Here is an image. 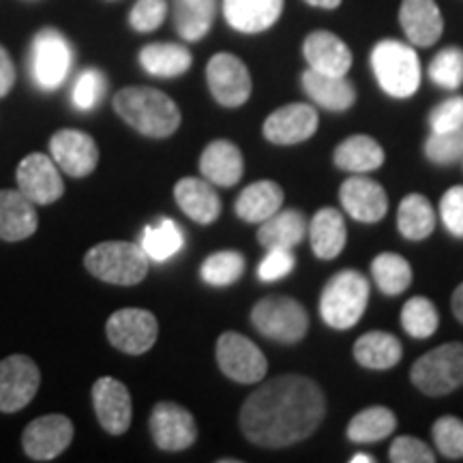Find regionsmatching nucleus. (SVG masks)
<instances>
[{
  "label": "nucleus",
  "instance_id": "36",
  "mask_svg": "<svg viewBox=\"0 0 463 463\" xmlns=\"http://www.w3.org/2000/svg\"><path fill=\"white\" fill-rule=\"evenodd\" d=\"M140 247L153 262H167L184 247L181 225L172 222V219H161L159 223L146 225L142 232Z\"/></svg>",
  "mask_w": 463,
  "mask_h": 463
},
{
  "label": "nucleus",
  "instance_id": "53",
  "mask_svg": "<svg viewBox=\"0 0 463 463\" xmlns=\"http://www.w3.org/2000/svg\"><path fill=\"white\" fill-rule=\"evenodd\" d=\"M28 3H37V0H28Z\"/></svg>",
  "mask_w": 463,
  "mask_h": 463
},
{
  "label": "nucleus",
  "instance_id": "26",
  "mask_svg": "<svg viewBox=\"0 0 463 463\" xmlns=\"http://www.w3.org/2000/svg\"><path fill=\"white\" fill-rule=\"evenodd\" d=\"M303 89L309 99L331 112H345L356 101L354 84L345 75H326L307 69L303 73Z\"/></svg>",
  "mask_w": 463,
  "mask_h": 463
},
{
  "label": "nucleus",
  "instance_id": "8",
  "mask_svg": "<svg viewBox=\"0 0 463 463\" xmlns=\"http://www.w3.org/2000/svg\"><path fill=\"white\" fill-rule=\"evenodd\" d=\"M73 65V50L65 34L56 28H43L34 34L31 50V71L42 90H56L67 80Z\"/></svg>",
  "mask_w": 463,
  "mask_h": 463
},
{
  "label": "nucleus",
  "instance_id": "51",
  "mask_svg": "<svg viewBox=\"0 0 463 463\" xmlns=\"http://www.w3.org/2000/svg\"><path fill=\"white\" fill-rule=\"evenodd\" d=\"M305 3L311 5V7H320V9H337L341 0H305Z\"/></svg>",
  "mask_w": 463,
  "mask_h": 463
},
{
  "label": "nucleus",
  "instance_id": "1",
  "mask_svg": "<svg viewBox=\"0 0 463 463\" xmlns=\"http://www.w3.org/2000/svg\"><path fill=\"white\" fill-rule=\"evenodd\" d=\"M326 416L320 386L305 375H279L247 397L241 408V431L262 449H288L317 431Z\"/></svg>",
  "mask_w": 463,
  "mask_h": 463
},
{
  "label": "nucleus",
  "instance_id": "23",
  "mask_svg": "<svg viewBox=\"0 0 463 463\" xmlns=\"http://www.w3.org/2000/svg\"><path fill=\"white\" fill-rule=\"evenodd\" d=\"M283 14V0H223V15L234 31L258 34L269 31Z\"/></svg>",
  "mask_w": 463,
  "mask_h": 463
},
{
  "label": "nucleus",
  "instance_id": "37",
  "mask_svg": "<svg viewBox=\"0 0 463 463\" xmlns=\"http://www.w3.org/2000/svg\"><path fill=\"white\" fill-rule=\"evenodd\" d=\"M372 275L382 294L399 297L412 283V266L397 253H380L372 262Z\"/></svg>",
  "mask_w": 463,
  "mask_h": 463
},
{
  "label": "nucleus",
  "instance_id": "3",
  "mask_svg": "<svg viewBox=\"0 0 463 463\" xmlns=\"http://www.w3.org/2000/svg\"><path fill=\"white\" fill-rule=\"evenodd\" d=\"M369 303V283L358 270H341L328 279L320 297V316L335 331L356 326Z\"/></svg>",
  "mask_w": 463,
  "mask_h": 463
},
{
  "label": "nucleus",
  "instance_id": "7",
  "mask_svg": "<svg viewBox=\"0 0 463 463\" xmlns=\"http://www.w3.org/2000/svg\"><path fill=\"white\" fill-rule=\"evenodd\" d=\"M251 322L264 337L292 345L305 339L309 316L298 300L289 297H266L253 307Z\"/></svg>",
  "mask_w": 463,
  "mask_h": 463
},
{
  "label": "nucleus",
  "instance_id": "52",
  "mask_svg": "<svg viewBox=\"0 0 463 463\" xmlns=\"http://www.w3.org/2000/svg\"><path fill=\"white\" fill-rule=\"evenodd\" d=\"M373 461H375L373 457L367 455V453H356V455L350 459V463H373Z\"/></svg>",
  "mask_w": 463,
  "mask_h": 463
},
{
  "label": "nucleus",
  "instance_id": "38",
  "mask_svg": "<svg viewBox=\"0 0 463 463\" xmlns=\"http://www.w3.org/2000/svg\"><path fill=\"white\" fill-rule=\"evenodd\" d=\"M245 273V256L234 249H223V251L213 253L202 262L200 275L208 286L225 288L236 283Z\"/></svg>",
  "mask_w": 463,
  "mask_h": 463
},
{
  "label": "nucleus",
  "instance_id": "29",
  "mask_svg": "<svg viewBox=\"0 0 463 463\" xmlns=\"http://www.w3.org/2000/svg\"><path fill=\"white\" fill-rule=\"evenodd\" d=\"M403 345L395 335L386 331H372L363 335L354 344V358L363 367L373 372H386L402 361Z\"/></svg>",
  "mask_w": 463,
  "mask_h": 463
},
{
  "label": "nucleus",
  "instance_id": "15",
  "mask_svg": "<svg viewBox=\"0 0 463 463\" xmlns=\"http://www.w3.org/2000/svg\"><path fill=\"white\" fill-rule=\"evenodd\" d=\"M50 153L58 170L71 178H84L99 164V148L89 133L78 129H61L52 136Z\"/></svg>",
  "mask_w": 463,
  "mask_h": 463
},
{
  "label": "nucleus",
  "instance_id": "16",
  "mask_svg": "<svg viewBox=\"0 0 463 463\" xmlns=\"http://www.w3.org/2000/svg\"><path fill=\"white\" fill-rule=\"evenodd\" d=\"M73 439V422L62 414L39 416L22 433V447L34 461H52L69 449Z\"/></svg>",
  "mask_w": 463,
  "mask_h": 463
},
{
  "label": "nucleus",
  "instance_id": "13",
  "mask_svg": "<svg viewBox=\"0 0 463 463\" xmlns=\"http://www.w3.org/2000/svg\"><path fill=\"white\" fill-rule=\"evenodd\" d=\"M15 178L17 191H22L34 206L54 204L65 194V183H62L58 165L43 153H33L22 159Z\"/></svg>",
  "mask_w": 463,
  "mask_h": 463
},
{
  "label": "nucleus",
  "instance_id": "14",
  "mask_svg": "<svg viewBox=\"0 0 463 463\" xmlns=\"http://www.w3.org/2000/svg\"><path fill=\"white\" fill-rule=\"evenodd\" d=\"M150 433L155 444L167 453L189 449L198 438V427L189 410L172 402H161L150 412Z\"/></svg>",
  "mask_w": 463,
  "mask_h": 463
},
{
  "label": "nucleus",
  "instance_id": "27",
  "mask_svg": "<svg viewBox=\"0 0 463 463\" xmlns=\"http://www.w3.org/2000/svg\"><path fill=\"white\" fill-rule=\"evenodd\" d=\"M311 249L320 260H335L344 251L347 230L344 215L335 208H320L309 225Z\"/></svg>",
  "mask_w": 463,
  "mask_h": 463
},
{
  "label": "nucleus",
  "instance_id": "11",
  "mask_svg": "<svg viewBox=\"0 0 463 463\" xmlns=\"http://www.w3.org/2000/svg\"><path fill=\"white\" fill-rule=\"evenodd\" d=\"M106 335L116 350L125 352V354H144L155 345L159 335V324L146 309H120L109 316L106 324Z\"/></svg>",
  "mask_w": 463,
  "mask_h": 463
},
{
  "label": "nucleus",
  "instance_id": "18",
  "mask_svg": "<svg viewBox=\"0 0 463 463\" xmlns=\"http://www.w3.org/2000/svg\"><path fill=\"white\" fill-rule=\"evenodd\" d=\"M339 200L347 215L361 223H378L389 211V195L384 187L363 174H356L341 184Z\"/></svg>",
  "mask_w": 463,
  "mask_h": 463
},
{
  "label": "nucleus",
  "instance_id": "33",
  "mask_svg": "<svg viewBox=\"0 0 463 463\" xmlns=\"http://www.w3.org/2000/svg\"><path fill=\"white\" fill-rule=\"evenodd\" d=\"M191 62V52L178 43H150L140 52V65L155 78H178L187 73Z\"/></svg>",
  "mask_w": 463,
  "mask_h": 463
},
{
  "label": "nucleus",
  "instance_id": "49",
  "mask_svg": "<svg viewBox=\"0 0 463 463\" xmlns=\"http://www.w3.org/2000/svg\"><path fill=\"white\" fill-rule=\"evenodd\" d=\"M15 84V65L9 52L0 45V99L7 97Z\"/></svg>",
  "mask_w": 463,
  "mask_h": 463
},
{
  "label": "nucleus",
  "instance_id": "45",
  "mask_svg": "<svg viewBox=\"0 0 463 463\" xmlns=\"http://www.w3.org/2000/svg\"><path fill=\"white\" fill-rule=\"evenodd\" d=\"M389 459L392 463H433L436 455L422 439L412 436H399L391 444Z\"/></svg>",
  "mask_w": 463,
  "mask_h": 463
},
{
  "label": "nucleus",
  "instance_id": "9",
  "mask_svg": "<svg viewBox=\"0 0 463 463\" xmlns=\"http://www.w3.org/2000/svg\"><path fill=\"white\" fill-rule=\"evenodd\" d=\"M217 363L225 378L239 384H256L266 378L269 361L245 335L228 331L217 341Z\"/></svg>",
  "mask_w": 463,
  "mask_h": 463
},
{
  "label": "nucleus",
  "instance_id": "34",
  "mask_svg": "<svg viewBox=\"0 0 463 463\" xmlns=\"http://www.w3.org/2000/svg\"><path fill=\"white\" fill-rule=\"evenodd\" d=\"M397 228L408 241H425L436 228L431 202L420 194L405 195L397 211Z\"/></svg>",
  "mask_w": 463,
  "mask_h": 463
},
{
  "label": "nucleus",
  "instance_id": "24",
  "mask_svg": "<svg viewBox=\"0 0 463 463\" xmlns=\"http://www.w3.org/2000/svg\"><path fill=\"white\" fill-rule=\"evenodd\" d=\"M37 228L39 217L33 202L22 191H0V239L7 242L26 241Z\"/></svg>",
  "mask_w": 463,
  "mask_h": 463
},
{
  "label": "nucleus",
  "instance_id": "32",
  "mask_svg": "<svg viewBox=\"0 0 463 463\" xmlns=\"http://www.w3.org/2000/svg\"><path fill=\"white\" fill-rule=\"evenodd\" d=\"M174 26L184 42H200L213 28L217 0H172Z\"/></svg>",
  "mask_w": 463,
  "mask_h": 463
},
{
  "label": "nucleus",
  "instance_id": "42",
  "mask_svg": "<svg viewBox=\"0 0 463 463\" xmlns=\"http://www.w3.org/2000/svg\"><path fill=\"white\" fill-rule=\"evenodd\" d=\"M425 155L433 164L449 165L463 159V127L453 131L433 133L425 142Z\"/></svg>",
  "mask_w": 463,
  "mask_h": 463
},
{
  "label": "nucleus",
  "instance_id": "39",
  "mask_svg": "<svg viewBox=\"0 0 463 463\" xmlns=\"http://www.w3.org/2000/svg\"><path fill=\"white\" fill-rule=\"evenodd\" d=\"M403 331L414 339H427L438 331L439 314L436 305L425 297H414L402 309Z\"/></svg>",
  "mask_w": 463,
  "mask_h": 463
},
{
  "label": "nucleus",
  "instance_id": "25",
  "mask_svg": "<svg viewBox=\"0 0 463 463\" xmlns=\"http://www.w3.org/2000/svg\"><path fill=\"white\" fill-rule=\"evenodd\" d=\"M200 170L208 183L217 187H234L245 172V161L234 142L215 140L202 153Z\"/></svg>",
  "mask_w": 463,
  "mask_h": 463
},
{
  "label": "nucleus",
  "instance_id": "44",
  "mask_svg": "<svg viewBox=\"0 0 463 463\" xmlns=\"http://www.w3.org/2000/svg\"><path fill=\"white\" fill-rule=\"evenodd\" d=\"M167 17V0H137L129 14V24L137 33H153Z\"/></svg>",
  "mask_w": 463,
  "mask_h": 463
},
{
  "label": "nucleus",
  "instance_id": "20",
  "mask_svg": "<svg viewBox=\"0 0 463 463\" xmlns=\"http://www.w3.org/2000/svg\"><path fill=\"white\" fill-rule=\"evenodd\" d=\"M399 22L408 42L419 48H430L442 37L444 20L436 0H403Z\"/></svg>",
  "mask_w": 463,
  "mask_h": 463
},
{
  "label": "nucleus",
  "instance_id": "41",
  "mask_svg": "<svg viewBox=\"0 0 463 463\" xmlns=\"http://www.w3.org/2000/svg\"><path fill=\"white\" fill-rule=\"evenodd\" d=\"M108 90V80L99 69H86L75 80L71 90V103L80 112H90L99 106Z\"/></svg>",
  "mask_w": 463,
  "mask_h": 463
},
{
  "label": "nucleus",
  "instance_id": "50",
  "mask_svg": "<svg viewBox=\"0 0 463 463\" xmlns=\"http://www.w3.org/2000/svg\"><path fill=\"white\" fill-rule=\"evenodd\" d=\"M453 314L457 320L463 324V283L455 289V294H453Z\"/></svg>",
  "mask_w": 463,
  "mask_h": 463
},
{
  "label": "nucleus",
  "instance_id": "48",
  "mask_svg": "<svg viewBox=\"0 0 463 463\" xmlns=\"http://www.w3.org/2000/svg\"><path fill=\"white\" fill-rule=\"evenodd\" d=\"M439 217L450 234L463 239V184L449 189L439 202Z\"/></svg>",
  "mask_w": 463,
  "mask_h": 463
},
{
  "label": "nucleus",
  "instance_id": "19",
  "mask_svg": "<svg viewBox=\"0 0 463 463\" xmlns=\"http://www.w3.org/2000/svg\"><path fill=\"white\" fill-rule=\"evenodd\" d=\"M317 112L307 103H289L275 109L269 118L264 120V137L269 142L279 144V146H292L309 140L317 131Z\"/></svg>",
  "mask_w": 463,
  "mask_h": 463
},
{
  "label": "nucleus",
  "instance_id": "31",
  "mask_svg": "<svg viewBox=\"0 0 463 463\" xmlns=\"http://www.w3.org/2000/svg\"><path fill=\"white\" fill-rule=\"evenodd\" d=\"M307 234V219L300 211H277L273 217L260 223L258 242L266 249H294Z\"/></svg>",
  "mask_w": 463,
  "mask_h": 463
},
{
  "label": "nucleus",
  "instance_id": "17",
  "mask_svg": "<svg viewBox=\"0 0 463 463\" xmlns=\"http://www.w3.org/2000/svg\"><path fill=\"white\" fill-rule=\"evenodd\" d=\"M92 405L99 425L109 436H123L131 427L133 403L123 382L116 378H99L92 386Z\"/></svg>",
  "mask_w": 463,
  "mask_h": 463
},
{
  "label": "nucleus",
  "instance_id": "28",
  "mask_svg": "<svg viewBox=\"0 0 463 463\" xmlns=\"http://www.w3.org/2000/svg\"><path fill=\"white\" fill-rule=\"evenodd\" d=\"M283 189L273 181H258L245 187L236 200V215L247 223H262L281 211Z\"/></svg>",
  "mask_w": 463,
  "mask_h": 463
},
{
  "label": "nucleus",
  "instance_id": "2",
  "mask_svg": "<svg viewBox=\"0 0 463 463\" xmlns=\"http://www.w3.org/2000/svg\"><path fill=\"white\" fill-rule=\"evenodd\" d=\"M114 109L127 125L146 137H170L181 127V109L165 92L148 86H127L114 95Z\"/></svg>",
  "mask_w": 463,
  "mask_h": 463
},
{
  "label": "nucleus",
  "instance_id": "4",
  "mask_svg": "<svg viewBox=\"0 0 463 463\" xmlns=\"http://www.w3.org/2000/svg\"><path fill=\"white\" fill-rule=\"evenodd\" d=\"M150 260L140 245L125 241L99 242L84 258L86 270L114 286H136L148 275Z\"/></svg>",
  "mask_w": 463,
  "mask_h": 463
},
{
  "label": "nucleus",
  "instance_id": "47",
  "mask_svg": "<svg viewBox=\"0 0 463 463\" xmlns=\"http://www.w3.org/2000/svg\"><path fill=\"white\" fill-rule=\"evenodd\" d=\"M430 127L433 133L453 131L463 127V97H450L431 109Z\"/></svg>",
  "mask_w": 463,
  "mask_h": 463
},
{
  "label": "nucleus",
  "instance_id": "30",
  "mask_svg": "<svg viewBox=\"0 0 463 463\" xmlns=\"http://www.w3.org/2000/svg\"><path fill=\"white\" fill-rule=\"evenodd\" d=\"M335 165L344 172L367 174L384 164L386 155L378 140L369 136H352L335 148Z\"/></svg>",
  "mask_w": 463,
  "mask_h": 463
},
{
  "label": "nucleus",
  "instance_id": "12",
  "mask_svg": "<svg viewBox=\"0 0 463 463\" xmlns=\"http://www.w3.org/2000/svg\"><path fill=\"white\" fill-rule=\"evenodd\" d=\"M42 373L33 358L24 354L0 361V412L14 414L24 410L39 391Z\"/></svg>",
  "mask_w": 463,
  "mask_h": 463
},
{
  "label": "nucleus",
  "instance_id": "6",
  "mask_svg": "<svg viewBox=\"0 0 463 463\" xmlns=\"http://www.w3.org/2000/svg\"><path fill=\"white\" fill-rule=\"evenodd\" d=\"M410 380L430 397H444L463 386V344H444L412 364Z\"/></svg>",
  "mask_w": 463,
  "mask_h": 463
},
{
  "label": "nucleus",
  "instance_id": "21",
  "mask_svg": "<svg viewBox=\"0 0 463 463\" xmlns=\"http://www.w3.org/2000/svg\"><path fill=\"white\" fill-rule=\"evenodd\" d=\"M303 54L309 69L326 75H347L352 67V52L337 34L316 31L305 39Z\"/></svg>",
  "mask_w": 463,
  "mask_h": 463
},
{
  "label": "nucleus",
  "instance_id": "43",
  "mask_svg": "<svg viewBox=\"0 0 463 463\" xmlns=\"http://www.w3.org/2000/svg\"><path fill=\"white\" fill-rule=\"evenodd\" d=\"M433 442L447 459H463V420L457 416H442L431 427Z\"/></svg>",
  "mask_w": 463,
  "mask_h": 463
},
{
  "label": "nucleus",
  "instance_id": "10",
  "mask_svg": "<svg viewBox=\"0 0 463 463\" xmlns=\"http://www.w3.org/2000/svg\"><path fill=\"white\" fill-rule=\"evenodd\" d=\"M206 82L211 95L223 108H241L251 97V75L239 56L215 54L206 65Z\"/></svg>",
  "mask_w": 463,
  "mask_h": 463
},
{
  "label": "nucleus",
  "instance_id": "46",
  "mask_svg": "<svg viewBox=\"0 0 463 463\" xmlns=\"http://www.w3.org/2000/svg\"><path fill=\"white\" fill-rule=\"evenodd\" d=\"M294 266H297V258L292 256V249H269V253L258 266V277L266 283L279 281L292 273Z\"/></svg>",
  "mask_w": 463,
  "mask_h": 463
},
{
  "label": "nucleus",
  "instance_id": "35",
  "mask_svg": "<svg viewBox=\"0 0 463 463\" xmlns=\"http://www.w3.org/2000/svg\"><path fill=\"white\" fill-rule=\"evenodd\" d=\"M397 427V416L392 410L384 408V405H373V408L363 410L347 425L345 436L350 442L356 444H372L380 442V439L389 438Z\"/></svg>",
  "mask_w": 463,
  "mask_h": 463
},
{
  "label": "nucleus",
  "instance_id": "40",
  "mask_svg": "<svg viewBox=\"0 0 463 463\" xmlns=\"http://www.w3.org/2000/svg\"><path fill=\"white\" fill-rule=\"evenodd\" d=\"M430 78L444 90H457L463 84V50L444 48L430 65Z\"/></svg>",
  "mask_w": 463,
  "mask_h": 463
},
{
  "label": "nucleus",
  "instance_id": "22",
  "mask_svg": "<svg viewBox=\"0 0 463 463\" xmlns=\"http://www.w3.org/2000/svg\"><path fill=\"white\" fill-rule=\"evenodd\" d=\"M174 200L184 215L200 225L215 223L222 215V200L217 191L213 189V183L202 181V178H181L174 187Z\"/></svg>",
  "mask_w": 463,
  "mask_h": 463
},
{
  "label": "nucleus",
  "instance_id": "5",
  "mask_svg": "<svg viewBox=\"0 0 463 463\" xmlns=\"http://www.w3.org/2000/svg\"><path fill=\"white\" fill-rule=\"evenodd\" d=\"M372 69L380 89L395 99H408L420 86V61L414 48L384 39L372 52Z\"/></svg>",
  "mask_w": 463,
  "mask_h": 463
}]
</instances>
